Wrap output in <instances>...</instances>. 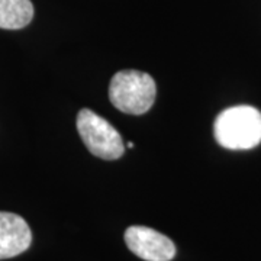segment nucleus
Masks as SVG:
<instances>
[{"mask_svg": "<svg viewBox=\"0 0 261 261\" xmlns=\"http://www.w3.org/2000/svg\"><path fill=\"white\" fill-rule=\"evenodd\" d=\"M216 142L226 149H251L261 142V112L240 105L225 109L214 125Z\"/></svg>", "mask_w": 261, "mask_h": 261, "instance_id": "obj_1", "label": "nucleus"}, {"mask_svg": "<svg viewBox=\"0 0 261 261\" xmlns=\"http://www.w3.org/2000/svg\"><path fill=\"white\" fill-rule=\"evenodd\" d=\"M157 86L147 73L137 70H122L113 75L109 84V99L123 113L142 115L154 105Z\"/></svg>", "mask_w": 261, "mask_h": 261, "instance_id": "obj_2", "label": "nucleus"}, {"mask_svg": "<svg viewBox=\"0 0 261 261\" xmlns=\"http://www.w3.org/2000/svg\"><path fill=\"white\" fill-rule=\"evenodd\" d=\"M77 130L87 149L99 159L118 160L125 152L121 134L90 109H82L79 112Z\"/></svg>", "mask_w": 261, "mask_h": 261, "instance_id": "obj_3", "label": "nucleus"}, {"mask_svg": "<svg viewBox=\"0 0 261 261\" xmlns=\"http://www.w3.org/2000/svg\"><path fill=\"white\" fill-rule=\"evenodd\" d=\"M125 243L130 251L145 261H171L176 255L173 241L148 226H129L125 231Z\"/></svg>", "mask_w": 261, "mask_h": 261, "instance_id": "obj_4", "label": "nucleus"}, {"mask_svg": "<svg viewBox=\"0 0 261 261\" xmlns=\"http://www.w3.org/2000/svg\"><path fill=\"white\" fill-rule=\"evenodd\" d=\"M32 243L27 221L16 214L0 212V260L25 252Z\"/></svg>", "mask_w": 261, "mask_h": 261, "instance_id": "obj_5", "label": "nucleus"}, {"mask_svg": "<svg viewBox=\"0 0 261 261\" xmlns=\"http://www.w3.org/2000/svg\"><path fill=\"white\" fill-rule=\"evenodd\" d=\"M34 19L31 0H0V29H22Z\"/></svg>", "mask_w": 261, "mask_h": 261, "instance_id": "obj_6", "label": "nucleus"}, {"mask_svg": "<svg viewBox=\"0 0 261 261\" xmlns=\"http://www.w3.org/2000/svg\"><path fill=\"white\" fill-rule=\"evenodd\" d=\"M126 147H128V148H134V142H128V144H126Z\"/></svg>", "mask_w": 261, "mask_h": 261, "instance_id": "obj_7", "label": "nucleus"}]
</instances>
